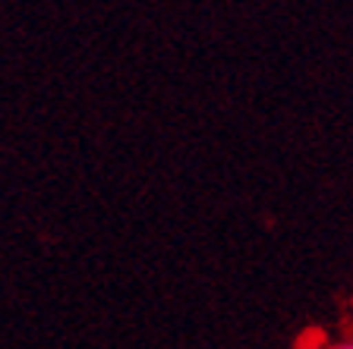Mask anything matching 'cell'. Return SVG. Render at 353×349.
<instances>
[{
    "label": "cell",
    "instance_id": "obj_1",
    "mask_svg": "<svg viewBox=\"0 0 353 349\" xmlns=\"http://www.w3.org/2000/svg\"><path fill=\"white\" fill-rule=\"evenodd\" d=\"M328 349H353V340H344V343H334V346H328Z\"/></svg>",
    "mask_w": 353,
    "mask_h": 349
}]
</instances>
